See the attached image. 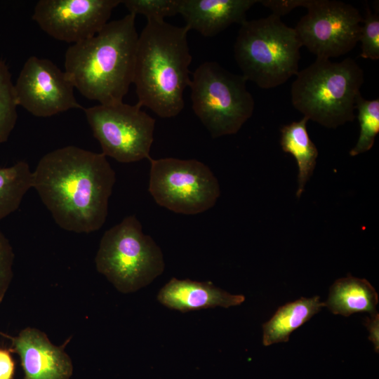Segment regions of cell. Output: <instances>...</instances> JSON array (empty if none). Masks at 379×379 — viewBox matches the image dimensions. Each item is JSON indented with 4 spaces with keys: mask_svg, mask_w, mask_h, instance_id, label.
Masks as SVG:
<instances>
[{
    "mask_svg": "<svg viewBox=\"0 0 379 379\" xmlns=\"http://www.w3.org/2000/svg\"><path fill=\"white\" fill-rule=\"evenodd\" d=\"M115 182L105 155L73 145L46 154L32 171V188L55 222L77 233L105 224Z\"/></svg>",
    "mask_w": 379,
    "mask_h": 379,
    "instance_id": "6da1fadb",
    "label": "cell"
},
{
    "mask_svg": "<svg viewBox=\"0 0 379 379\" xmlns=\"http://www.w3.org/2000/svg\"><path fill=\"white\" fill-rule=\"evenodd\" d=\"M135 15L108 22L95 36L73 44L65 72L74 87L101 105L121 102L133 81L138 36Z\"/></svg>",
    "mask_w": 379,
    "mask_h": 379,
    "instance_id": "7a4b0ae2",
    "label": "cell"
},
{
    "mask_svg": "<svg viewBox=\"0 0 379 379\" xmlns=\"http://www.w3.org/2000/svg\"><path fill=\"white\" fill-rule=\"evenodd\" d=\"M189 30L164 20L147 21L138 36L133 83L138 104L161 118L178 115L190 86Z\"/></svg>",
    "mask_w": 379,
    "mask_h": 379,
    "instance_id": "3957f363",
    "label": "cell"
},
{
    "mask_svg": "<svg viewBox=\"0 0 379 379\" xmlns=\"http://www.w3.org/2000/svg\"><path fill=\"white\" fill-rule=\"evenodd\" d=\"M295 76L291 88V102L304 117L328 128L354 121L364 81V70L355 60L333 62L317 58Z\"/></svg>",
    "mask_w": 379,
    "mask_h": 379,
    "instance_id": "277c9868",
    "label": "cell"
},
{
    "mask_svg": "<svg viewBox=\"0 0 379 379\" xmlns=\"http://www.w3.org/2000/svg\"><path fill=\"white\" fill-rule=\"evenodd\" d=\"M302 46L295 29L272 13L241 24L234 55L247 81L270 89L298 74Z\"/></svg>",
    "mask_w": 379,
    "mask_h": 379,
    "instance_id": "5b68a950",
    "label": "cell"
},
{
    "mask_svg": "<svg viewBox=\"0 0 379 379\" xmlns=\"http://www.w3.org/2000/svg\"><path fill=\"white\" fill-rule=\"evenodd\" d=\"M98 272L121 293L149 284L165 267L159 246L144 234L135 215H128L102 235L95 258Z\"/></svg>",
    "mask_w": 379,
    "mask_h": 379,
    "instance_id": "8992f818",
    "label": "cell"
},
{
    "mask_svg": "<svg viewBox=\"0 0 379 379\" xmlns=\"http://www.w3.org/2000/svg\"><path fill=\"white\" fill-rule=\"evenodd\" d=\"M244 76L206 61L192 74V109L213 138L237 133L252 117L255 102Z\"/></svg>",
    "mask_w": 379,
    "mask_h": 379,
    "instance_id": "52a82bcc",
    "label": "cell"
},
{
    "mask_svg": "<svg viewBox=\"0 0 379 379\" xmlns=\"http://www.w3.org/2000/svg\"><path fill=\"white\" fill-rule=\"evenodd\" d=\"M148 190L155 202L173 212L195 215L211 208L220 194L210 168L197 159H148Z\"/></svg>",
    "mask_w": 379,
    "mask_h": 379,
    "instance_id": "ba28073f",
    "label": "cell"
},
{
    "mask_svg": "<svg viewBox=\"0 0 379 379\" xmlns=\"http://www.w3.org/2000/svg\"><path fill=\"white\" fill-rule=\"evenodd\" d=\"M141 108L121 102L84 109L104 155L121 163L150 157L156 121Z\"/></svg>",
    "mask_w": 379,
    "mask_h": 379,
    "instance_id": "9c48e42d",
    "label": "cell"
},
{
    "mask_svg": "<svg viewBox=\"0 0 379 379\" xmlns=\"http://www.w3.org/2000/svg\"><path fill=\"white\" fill-rule=\"evenodd\" d=\"M307 13L294 27L302 46L317 58H336L359 42L363 17L351 4L333 0H307Z\"/></svg>",
    "mask_w": 379,
    "mask_h": 379,
    "instance_id": "30bf717a",
    "label": "cell"
},
{
    "mask_svg": "<svg viewBox=\"0 0 379 379\" xmlns=\"http://www.w3.org/2000/svg\"><path fill=\"white\" fill-rule=\"evenodd\" d=\"M65 71L48 59L29 57L14 84L18 105L32 115L48 117L72 109H84Z\"/></svg>",
    "mask_w": 379,
    "mask_h": 379,
    "instance_id": "8fae6325",
    "label": "cell"
},
{
    "mask_svg": "<svg viewBox=\"0 0 379 379\" xmlns=\"http://www.w3.org/2000/svg\"><path fill=\"white\" fill-rule=\"evenodd\" d=\"M121 3V0H39L32 19L51 37L76 44L98 34Z\"/></svg>",
    "mask_w": 379,
    "mask_h": 379,
    "instance_id": "7c38bea8",
    "label": "cell"
},
{
    "mask_svg": "<svg viewBox=\"0 0 379 379\" xmlns=\"http://www.w3.org/2000/svg\"><path fill=\"white\" fill-rule=\"evenodd\" d=\"M11 341V350L21 359L23 379H69L73 365L64 345H53L45 333L27 327L18 335L1 333Z\"/></svg>",
    "mask_w": 379,
    "mask_h": 379,
    "instance_id": "4fadbf2b",
    "label": "cell"
},
{
    "mask_svg": "<svg viewBox=\"0 0 379 379\" xmlns=\"http://www.w3.org/2000/svg\"><path fill=\"white\" fill-rule=\"evenodd\" d=\"M258 0H180L185 27L206 37H213L234 23L244 22Z\"/></svg>",
    "mask_w": 379,
    "mask_h": 379,
    "instance_id": "5bb4252c",
    "label": "cell"
},
{
    "mask_svg": "<svg viewBox=\"0 0 379 379\" xmlns=\"http://www.w3.org/2000/svg\"><path fill=\"white\" fill-rule=\"evenodd\" d=\"M157 300L169 309L187 312L239 305L245 300V296L232 295L215 286L211 281L200 282L173 277L161 288Z\"/></svg>",
    "mask_w": 379,
    "mask_h": 379,
    "instance_id": "9a60e30c",
    "label": "cell"
},
{
    "mask_svg": "<svg viewBox=\"0 0 379 379\" xmlns=\"http://www.w3.org/2000/svg\"><path fill=\"white\" fill-rule=\"evenodd\" d=\"M324 302L334 314L348 317L360 312L371 314L377 312L378 295L366 279L349 274L332 284L328 299Z\"/></svg>",
    "mask_w": 379,
    "mask_h": 379,
    "instance_id": "2e32d148",
    "label": "cell"
},
{
    "mask_svg": "<svg viewBox=\"0 0 379 379\" xmlns=\"http://www.w3.org/2000/svg\"><path fill=\"white\" fill-rule=\"evenodd\" d=\"M324 307L318 295L300 299L280 307L262 325V344L269 346L287 342L291 333L309 321Z\"/></svg>",
    "mask_w": 379,
    "mask_h": 379,
    "instance_id": "e0dca14e",
    "label": "cell"
},
{
    "mask_svg": "<svg viewBox=\"0 0 379 379\" xmlns=\"http://www.w3.org/2000/svg\"><path fill=\"white\" fill-rule=\"evenodd\" d=\"M308 121L303 117L300 121L284 125L280 129L282 150L291 154L297 163L298 173L296 196L298 198L313 173L318 157V149L307 130Z\"/></svg>",
    "mask_w": 379,
    "mask_h": 379,
    "instance_id": "ac0fdd59",
    "label": "cell"
},
{
    "mask_svg": "<svg viewBox=\"0 0 379 379\" xmlns=\"http://www.w3.org/2000/svg\"><path fill=\"white\" fill-rule=\"evenodd\" d=\"M32 188V171L25 161L0 167V220L19 207L26 192Z\"/></svg>",
    "mask_w": 379,
    "mask_h": 379,
    "instance_id": "d6986e66",
    "label": "cell"
},
{
    "mask_svg": "<svg viewBox=\"0 0 379 379\" xmlns=\"http://www.w3.org/2000/svg\"><path fill=\"white\" fill-rule=\"evenodd\" d=\"M355 109L358 111L360 131L355 146L350 152L352 157L366 152L373 146L379 133V99L366 100L360 95Z\"/></svg>",
    "mask_w": 379,
    "mask_h": 379,
    "instance_id": "ffe728a7",
    "label": "cell"
},
{
    "mask_svg": "<svg viewBox=\"0 0 379 379\" xmlns=\"http://www.w3.org/2000/svg\"><path fill=\"white\" fill-rule=\"evenodd\" d=\"M18 106L11 74L0 59V144L8 140L15 126Z\"/></svg>",
    "mask_w": 379,
    "mask_h": 379,
    "instance_id": "44dd1931",
    "label": "cell"
},
{
    "mask_svg": "<svg viewBox=\"0 0 379 379\" xmlns=\"http://www.w3.org/2000/svg\"><path fill=\"white\" fill-rule=\"evenodd\" d=\"M130 14L145 15L147 20H164L180 13V0H123Z\"/></svg>",
    "mask_w": 379,
    "mask_h": 379,
    "instance_id": "7402d4cb",
    "label": "cell"
},
{
    "mask_svg": "<svg viewBox=\"0 0 379 379\" xmlns=\"http://www.w3.org/2000/svg\"><path fill=\"white\" fill-rule=\"evenodd\" d=\"M359 41L361 43L360 57L364 59H379V15L368 8L363 18Z\"/></svg>",
    "mask_w": 379,
    "mask_h": 379,
    "instance_id": "603a6c76",
    "label": "cell"
},
{
    "mask_svg": "<svg viewBox=\"0 0 379 379\" xmlns=\"http://www.w3.org/2000/svg\"><path fill=\"white\" fill-rule=\"evenodd\" d=\"M13 248L7 238L0 231V303L4 298L13 277Z\"/></svg>",
    "mask_w": 379,
    "mask_h": 379,
    "instance_id": "cb8c5ba5",
    "label": "cell"
},
{
    "mask_svg": "<svg viewBox=\"0 0 379 379\" xmlns=\"http://www.w3.org/2000/svg\"><path fill=\"white\" fill-rule=\"evenodd\" d=\"M264 6L272 11V13L281 18L299 6L305 7L307 0H262Z\"/></svg>",
    "mask_w": 379,
    "mask_h": 379,
    "instance_id": "d4e9b609",
    "label": "cell"
},
{
    "mask_svg": "<svg viewBox=\"0 0 379 379\" xmlns=\"http://www.w3.org/2000/svg\"><path fill=\"white\" fill-rule=\"evenodd\" d=\"M15 363L8 350L0 348V379H12Z\"/></svg>",
    "mask_w": 379,
    "mask_h": 379,
    "instance_id": "484cf974",
    "label": "cell"
},
{
    "mask_svg": "<svg viewBox=\"0 0 379 379\" xmlns=\"http://www.w3.org/2000/svg\"><path fill=\"white\" fill-rule=\"evenodd\" d=\"M364 324L367 328L369 335L368 339L374 345L375 352H378L379 349V314L376 312L366 317L364 320Z\"/></svg>",
    "mask_w": 379,
    "mask_h": 379,
    "instance_id": "4316f807",
    "label": "cell"
}]
</instances>
